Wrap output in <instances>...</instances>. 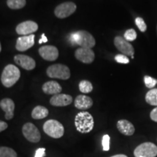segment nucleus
<instances>
[{
  "label": "nucleus",
  "mask_w": 157,
  "mask_h": 157,
  "mask_svg": "<svg viewBox=\"0 0 157 157\" xmlns=\"http://www.w3.org/2000/svg\"><path fill=\"white\" fill-rule=\"evenodd\" d=\"M111 157H128L126 155L124 154H117V155H114V156H112Z\"/></svg>",
  "instance_id": "nucleus-34"
},
{
  "label": "nucleus",
  "mask_w": 157,
  "mask_h": 157,
  "mask_svg": "<svg viewBox=\"0 0 157 157\" xmlns=\"http://www.w3.org/2000/svg\"><path fill=\"white\" fill-rule=\"evenodd\" d=\"M76 10V5L71 2H66L58 6L55 9V15L58 18H66L71 15Z\"/></svg>",
  "instance_id": "nucleus-8"
},
{
  "label": "nucleus",
  "mask_w": 157,
  "mask_h": 157,
  "mask_svg": "<svg viewBox=\"0 0 157 157\" xmlns=\"http://www.w3.org/2000/svg\"><path fill=\"white\" fill-rule=\"evenodd\" d=\"M34 34L19 37L17 39L15 48H16L17 50L21 51V52H24V51L29 50V49H30L34 46Z\"/></svg>",
  "instance_id": "nucleus-13"
},
{
  "label": "nucleus",
  "mask_w": 157,
  "mask_h": 157,
  "mask_svg": "<svg viewBox=\"0 0 157 157\" xmlns=\"http://www.w3.org/2000/svg\"><path fill=\"white\" fill-rule=\"evenodd\" d=\"M70 41L74 45H79L81 48L92 49L95 45V39L93 35L87 31H78L71 34Z\"/></svg>",
  "instance_id": "nucleus-1"
},
{
  "label": "nucleus",
  "mask_w": 157,
  "mask_h": 157,
  "mask_svg": "<svg viewBox=\"0 0 157 157\" xmlns=\"http://www.w3.org/2000/svg\"><path fill=\"white\" fill-rule=\"evenodd\" d=\"M117 126L118 130L121 134L127 135V136H131L135 133V129L134 125L126 119H121V120L118 121Z\"/></svg>",
  "instance_id": "nucleus-18"
},
{
  "label": "nucleus",
  "mask_w": 157,
  "mask_h": 157,
  "mask_svg": "<svg viewBox=\"0 0 157 157\" xmlns=\"http://www.w3.org/2000/svg\"><path fill=\"white\" fill-rule=\"evenodd\" d=\"M144 82H145V84H146V87L150 88V89H153V88L155 87V85L157 84V79L151 77V76H145Z\"/></svg>",
  "instance_id": "nucleus-26"
},
{
  "label": "nucleus",
  "mask_w": 157,
  "mask_h": 157,
  "mask_svg": "<svg viewBox=\"0 0 157 157\" xmlns=\"http://www.w3.org/2000/svg\"><path fill=\"white\" fill-rule=\"evenodd\" d=\"M93 101L89 96L84 95H78L74 101V105L76 109L80 110H87L93 106Z\"/></svg>",
  "instance_id": "nucleus-17"
},
{
  "label": "nucleus",
  "mask_w": 157,
  "mask_h": 157,
  "mask_svg": "<svg viewBox=\"0 0 157 157\" xmlns=\"http://www.w3.org/2000/svg\"><path fill=\"white\" fill-rule=\"evenodd\" d=\"M49 114V111L47 108L42 105H37L33 109L31 112V117L34 119H44Z\"/></svg>",
  "instance_id": "nucleus-20"
},
{
  "label": "nucleus",
  "mask_w": 157,
  "mask_h": 157,
  "mask_svg": "<svg viewBox=\"0 0 157 157\" xmlns=\"http://www.w3.org/2000/svg\"><path fill=\"white\" fill-rule=\"evenodd\" d=\"M7 127H8V125H7V123L5 122V121L0 120V132H2L4 130H5V129L7 128Z\"/></svg>",
  "instance_id": "nucleus-32"
},
{
  "label": "nucleus",
  "mask_w": 157,
  "mask_h": 157,
  "mask_svg": "<svg viewBox=\"0 0 157 157\" xmlns=\"http://www.w3.org/2000/svg\"><path fill=\"white\" fill-rule=\"evenodd\" d=\"M150 118L152 121L157 122V107H156L151 111Z\"/></svg>",
  "instance_id": "nucleus-30"
},
{
  "label": "nucleus",
  "mask_w": 157,
  "mask_h": 157,
  "mask_svg": "<svg viewBox=\"0 0 157 157\" xmlns=\"http://www.w3.org/2000/svg\"><path fill=\"white\" fill-rule=\"evenodd\" d=\"M44 132L53 138H60L64 134V127L58 121L55 119L48 120L43 125Z\"/></svg>",
  "instance_id": "nucleus-4"
},
{
  "label": "nucleus",
  "mask_w": 157,
  "mask_h": 157,
  "mask_svg": "<svg viewBox=\"0 0 157 157\" xmlns=\"http://www.w3.org/2000/svg\"><path fill=\"white\" fill-rule=\"evenodd\" d=\"M16 32L17 34L22 36H28L33 34L38 30V24L32 21H27L19 23L16 27Z\"/></svg>",
  "instance_id": "nucleus-10"
},
{
  "label": "nucleus",
  "mask_w": 157,
  "mask_h": 157,
  "mask_svg": "<svg viewBox=\"0 0 157 157\" xmlns=\"http://www.w3.org/2000/svg\"><path fill=\"white\" fill-rule=\"evenodd\" d=\"M23 134L29 142L38 143L40 141L41 134L39 129L32 123H25L23 126Z\"/></svg>",
  "instance_id": "nucleus-7"
},
{
  "label": "nucleus",
  "mask_w": 157,
  "mask_h": 157,
  "mask_svg": "<svg viewBox=\"0 0 157 157\" xmlns=\"http://www.w3.org/2000/svg\"><path fill=\"white\" fill-rule=\"evenodd\" d=\"M45 156V148H38L35 153L34 157H44Z\"/></svg>",
  "instance_id": "nucleus-31"
},
{
  "label": "nucleus",
  "mask_w": 157,
  "mask_h": 157,
  "mask_svg": "<svg viewBox=\"0 0 157 157\" xmlns=\"http://www.w3.org/2000/svg\"><path fill=\"white\" fill-rule=\"evenodd\" d=\"M78 88L82 93H90L93 91V84L87 80H82L78 84Z\"/></svg>",
  "instance_id": "nucleus-23"
},
{
  "label": "nucleus",
  "mask_w": 157,
  "mask_h": 157,
  "mask_svg": "<svg viewBox=\"0 0 157 157\" xmlns=\"http://www.w3.org/2000/svg\"><path fill=\"white\" fill-rule=\"evenodd\" d=\"M145 99L149 105L157 107V88H153L149 90L146 93Z\"/></svg>",
  "instance_id": "nucleus-21"
},
{
  "label": "nucleus",
  "mask_w": 157,
  "mask_h": 157,
  "mask_svg": "<svg viewBox=\"0 0 157 157\" xmlns=\"http://www.w3.org/2000/svg\"><path fill=\"white\" fill-rule=\"evenodd\" d=\"M156 33H157V25H156Z\"/></svg>",
  "instance_id": "nucleus-36"
},
{
  "label": "nucleus",
  "mask_w": 157,
  "mask_h": 157,
  "mask_svg": "<svg viewBox=\"0 0 157 157\" xmlns=\"http://www.w3.org/2000/svg\"><path fill=\"white\" fill-rule=\"evenodd\" d=\"M42 90L45 94L55 95L60 93L62 91V87L56 81H49L43 84Z\"/></svg>",
  "instance_id": "nucleus-19"
},
{
  "label": "nucleus",
  "mask_w": 157,
  "mask_h": 157,
  "mask_svg": "<svg viewBox=\"0 0 157 157\" xmlns=\"http://www.w3.org/2000/svg\"><path fill=\"white\" fill-rule=\"evenodd\" d=\"M114 45L115 47L119 50L123 55L127 56H131L132 58H134L135 50L132 44L123 37L120 36H116L114 38Z\"/></svg>",
  "instance_id": "nucleus-9"
},
{
  "label": "nucleus",
  "mask_w": 157,
  "mask_h": 157,
  "mask_svg": "<svg viewBox=\"0 0 157 157\" xmlns=\"http://www.w3.org/2000/svg\"><path fill=\"white\" fill-rule=\"evenodd\" d=\"M0 157H17V153L8 147H0Z\"/></svg>",
  "instance_id": "nucleus-24"
},
{
  "label": "nucleus",
  "mask_w": 157,
  "mask_h": 157,
  "mask_svg": "<svg viewBox=\"0 0 157 157\" xmlns=\"http://www.w3.org/2000/svg\"><path fill=\"white\" fill-rule=\"evenodd\" d=\"M48 39H47L46 36H45L44 34H43L42 35V36H41V39H39V44H42V43L47 42H48Z\"/></svg>",
  "instance_id": "nucleus-33"
},
{
  "label": "nucleus",
  "mask_w": 157,
  "mask_h": 157,
  "mask_svg": "<svg viewBox=\"0 0 157 157\" xmlns=\"http://www.w3.org/2000/svg\"><path fill=\"white\" fill-rule=\"evenodd\" d=\"M135 24H136L137 27L139 29L141 32H145L147 30V25L146 23H145L144 20L142 17H137L135 19Z\"/></svg>",
  "instance_id": "nucleus-27"
},
{
  "label": "nucleus",
  "mask_w": 157,
  "mask_h": 157,
  "mask_svg": "<svg viewBox=\"0 0 157 157\" xmlns=\"http://www.w3.org/2000/svg\"><path fill=\"white\" fill-rule=\"evenodd\" d=\"M2 50V46H1V43H0V52H1Z\"/></svg>",
  "instance_id": "nucleus-35"
},
{
  "label": "nucleus",
  "mask_w": 157,
  "mask_h": 157,
  "mask_svg": "<svg viewBox=\"0 0 157 157\" xmlns=\"http://www.w3.org/2000/svg\"><path fill=\"white\" fill-rule=\"evenodd\" d=\"M25 0H7V5L12 10H19L25 6Z\"/></svg>",
  "instance_id": "nucleus-22"
},
{
  "label": "nucleus",
  "mask_w": 157,
  "mask_h": 157,
  "mask_svg": "<svg viewBox=\"0 0 157 157\" xmlns=\"http://www.w3.org/2000/svg\"><path fill=\"white\" fill-rule=\"evenodd\" d=\"M15 63L25 70H33L36 66V62L31 57L25 55H17L14 57Z\"/></svg>",
  "instance_id": "nucleus-14"
},
{
  "label": "nucleus",
  "mask_w": 157,
  "mask_h": 157,
  "mask_svg": "<svg viewBox=\"0 0 157 157\" xmlns=\"http://www.w3.org/2000/svg\"><path fill=\"white\" fill-rule=\"evenodd\" d=\"M135 157H156L157 146L154 143L146 142L141 143L134 150Z\"/></svg>",
  "instance_id": "nucleus-6"
},
{
  "label": "nucleus",
  "mask_w": 157,
  "mask_h": 157,
  "mask_svg": "<svg viewBox=\"0 0 157 157\" xmlns=\"http://www.w3.org/2000/svg\"><path fill=\"white\" fill-rule=\"evenodd\" d=\"M39 53L42 58L48 61H54L58 58V50L55 46L45 45L39 49Z\"/></svg>",
  "instance_id": "nucleus-12"
},
{
  "label": "nucleus",
  "mask_w": 157,
  "mask_h": 157,
  "mask_svg": "<svg viewBox=\"0 0 157 157\" xmlns=\"http://www.w3.org/2000/svg\"><path fill=\"white\" fill-rule=\"evenodd\" d=\"M0 107L5 112V119L10 120L14 117L15 103L10 98H4L0 101Z\"/></svg>",
  "instance_id": "nucleus-16"
},
{
  "label": "nucleus",
  "mask_w": 157,
  "mask_h": 157,
  "mask_svg": "<svg viewBox=\"0 0 157 157\" xmlns=\"http://www.w3.org/2000/svg\"><path fill=\"white\" fill-rule=\"evenodd\" d=\"M21 77V71L19 68L13 64L7 65L4 68L1 76L2 84L5 87H13Z\"/></svg>",
  "instance_id": "nucleus-3"
},
{
  "label": "nucleus",
  "mask_w": 157,
  "mask_h": 157,
  "mask_svg": "<svg viewBox=\"0 0 157 157\" xmlns=\"http://www.w3.org/2000/svg\"><path fill=\"white\" fill-rule=\"evenodd\" d=\"M76 128L80 133H89L94 127V119L93 116L87 111H82L77 113L75 117Z\"/></svg>",
  "instance_id": "nucleus-2"
},
{
  "label": "nucleus",
  "mask_w": 157,
  "mask_h": 157,
  "mask_svg": "<svg viewBox=\"0 0 157 157\" xmlns=\"http://www.w3.org/2000/svg\"><path fill=\"white\" fill-rule=\"evenodd\" d=\"M102 145H103V151H108L110 149V137L109 135H105L103 137L102 140Z\"/></svg>",
  "instance_id": "nucleus-29"
},
{
  "label": "nucleus",
  "mask_w": 157,
  "mask_h": 157,
  "mask_svg": "<svg viewBox=\"0 0 157 157\" xmlns=\"http://www.w3.org/2000/svg\"><path fill=\"white\" fill-rule=\"evenodd\" d=\"M73 101V98L69 95L66 94H57L50 98V103L53 106L62 107L70 105Z\"/></svg>",
  "instance_id": "nucleus-15"
},
{
  "label": "nucleus",
  "mask_w": 157,
  "mask_h": 157,
  "mask_svg": "<svg viewBox=\"0 0 157 157\" xmlns=\"http://www.w3.org/2000/svg\"><path fill=\"white\" fill-rule=\"evenodd\" d=\"M75 57L78 60L84 63H92L95 60V52L91 49L80 48L75 52Z\"/></svg>",
  "instance_id": "nucleus-11"
},
{
  "label": "nucleus",
  "mask_w": 157,
  "mask_h": 157,
  "mask_svg": "<svg viewBox=\"0 0 157 157\" xmlns=\"http://www.w3.org/2000/svg\"><path fill=\"white\" fill-rule=\"evenodd\" d=\"M115 60L119 63H123V64H127L129 63V58H127V56L123 54H119L117 55L115 57Z\"/></svg>",
  "instance_id": "nucleus-28"
},
{
  "label": "nucleus",
  "mask_w": 157,
  "mask_h": 157,
  "mask_svg": "<svg viewBox=\"0 0 157 157\" xmlns=\"http://www.w3.org/2000/svg\"><path fill=\"white\" fill-rule=\"evenodd\" d=\"M47 74L50 78L63 80L68 79L71 76L69 68L63 64H54L49 66L47 69Z\"/></svg>",
  "instance_id": "nucleus-5"
},
{
  "label": "nucleus",
  "mask_w": 157,
  "mask_h": 157,
  "mask_svg": "<svg viewBox=\"0 0 157 157\" xmlns=\"http://www.w3.org/2000/svg\"><path fill=\"white\" fill-rule=\"evenodd\" d=\"M124 38L127 42H132L135 41L137 38V33L133 29H128L125 31L124 35Z\"/></svg>",
  "instance_id": "nucleus-25"
}]
</instances>
